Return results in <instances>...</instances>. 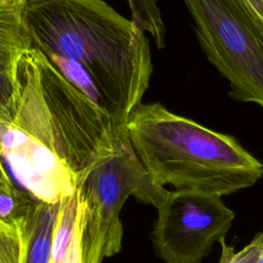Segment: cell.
<instances>
[{"mask_svg": "<svg viewBox=\"0 0 263 263\" xmlns=\"http://www.w3.org/2000/svg\"><path fill=\"white\" fill-rule=\"evenodd\" d=\"M127 137L35 48L21 60L10 119L0 123V156L40 201L72 195L89 168Z\"/></svg>", "mask_w": 263, "mask_h": 263, "instance_id": "cell-1", "label": "cell"}, {"mask_svg": "<svg viewBox=\"0 0 263 263\" xmlns=\"http://www.w3.org/2000/svg\"><path fill=\"white\" fill-rule=\"evenodd\" d=\"M31 47L126 133L153 72L148 38L104 0H26Z\"/></svg>", "mask_w": 263, "mask_h": 263, "instance_id": "cell-2", "label": "cell"}, {"mask_svg": "<svg viewBox=\"0 0 263 263\" xmlns=\"http://www.w3.org/2000/svg\"><path fill=\"white\" fill-rule=\"evenodd\" d=\"M138 158L160 186L219 196L253 186L263 164L231 136L172 113L158 103L138 105L125 125Z\"/></svg>", "mask_w": 263, "mask_h": 263, "instance_id": "cell-3", "label": "cell"}, {"mask_svg": "<svg viewBox=\"0 0 263 263\" xmlns=\"http://www.w3.org/2000/svg\"><path fill=\"white\" fill-rule=\"evenodd\" d=\"M200 47L229 80L230 96L263 109V25L241 0H184Z\"/></svg>", "mask_w": 263, "mask_h": 263, "instance_id": "cell-4", "label": "cell"}, {"mask_svg": "<svg viewBox=\"0 0 263 263\" xmlns=\"http://www.w3.org/2000/svg\"><path fill=\"white\" fill-rule=\"evenodd\" d=\"M78 186L86 201L89 218L104 235L105 258L121 250L123 229L120 212L125 200L132 195L157 208L168 192L146 171L127 137L113 152L100 158Z\"/></svg>", "mask_w": 263, "mask_h": 263, "instance_id": "cell-5", "label": "cell"}, {"mask_svg": "<svg viewBox=\"0 0 263 263\" xmlns=\"http://www.w3.org/2000/svg\"><path fill=\"white\" fill-rule=\"evenodd\" d=\"M156 210L152 242L165 263H200L235 217L221 196L186 189L168 191Z\"/></svg>", "mask_w": 263, "mask_h": 263, "instance_id": "cell-6", "label": "cell"}, {"mask_svg": "<svg viewBox=\"0 0 263 263\" xmlns=\"http://www.w3.org/2000/svg\"><path fill=\"white\" fill-rule=\"evenodd\" d=\"M79 188L59 203L50 263H102L105 259L104 235L90 220Z\"/></svg>", "mask_w": 263, "mask_h": 263, "instance_id": "cell-7", "label": "cell"}, {"mask_svg": "<svg viewBox=\"0 0 263 263\" xmlns=\"http://www.w3.org/2000/svg\"><path fill=\"white\" fill-rule=\"evenodd\" d=\"M59 203L31 197L20 216L25 241L24 263H50Z\"/></svg>", "mask_w": 263, "mask_h": 263, "instance_id": "cell-8", "label": "cell"}, {"mask_svg": "<svg viewBox=\"0 0 263 263\" xmlns=\"http://www.w3.org/2000/svg\"><path fill=\"white\" fill-rule=\"evenodd\" d=\"M25 7L26 0H0V73L15 80L21 60L32 48Z\"/></svg>", "mask_w": 263, "mask_h": 263, "instance_id": "cell-9", "label": "cell"}, {"mask_svg": "<svg viewBox=\"0 0 263 263\" xmlns=\"http://www.w3.org/2000/svg\"><path fill=\"white\" fill-rule=\"evenodd\" d=\"M130 13L132 21L145 33H148L156 47L164 46L165 28L156 0H125Z\"/></svg>", "mask_w": 263, "mask_h": 263, "instance_id": "cell-10", "label": "cell"}, {"mask_svg": "<svg viewBox=\"0 0 263 263\" xmlns=\"http://www.w3.org/2000/svg\"><path fill=\"white\" fill-rule=\"evenodd\" d=\"M25 241L20 217L7 220L0 217V263H24Z\"/></svg>", "mask_w": 263, "mask_h": 263, "instance_id": "cell-11", "label": "cell"}, {"mask_svg": "<svg viewBox=\"0 0 263 263\" xmlns=\"http://www.w3.org/2000/svg\"><path fill=\"white\" fill-rule=\"evenodd\" d=\"M29 199L14 186L0 156V217L16 220L22 215Z\"/></svg>", "mask_w": 263, "mask_h": 263, "instance_id": "cell-12", "label": "cell"}, {"mask_svg": "<svg viewBox=\"0 0 263 263\" xmlns=\"http://www.w3.org/2000/svg\"><path fill=\"white\" fill-rule=\"evenodd\" d=\"M219 242L222 251L218 263H258L263 247V231L257 233L251 242L238 252H235L233 247L228 246L225 238Z\"/></svg>", "mask_w": 263, "mask_h": 263, "instance_id": "cell-13", "label": "cell"}, {"mask_svg": "<svg viewBox=\"0 0 263 263\" xmlns=\"http://www.w3.org/2000/svg\"><path fill=\"white\" fill-rule=\"evenodd\" d=\"M17 97V78L0 73V123L10 119Z\"/></svg>", "mask_w": 263, "mask_h": 263, "instance_id": "cell-14", "label": "cell"}, {"mask_svg": "<svg viewBox=\"0 0 263 263\" xmlns=\"http://www.w3.org/2000/svg\"><path fill=\"white\" fill-rule=\"evenodd\" d=\"M249 11L263 25V0H241Z\"/></svg>", "mask_w": 263, "mask_h": 263, "instance_id": "cell-15", "label": "cell"}, {"mask_svg": "<svg viewBox=\"0 0 263 263\" xmlns=\"http://www.w3.org/2000/svg\"><path fill=\"white\" fill-rule=\"evenodd\" d=\"M258 263H263V247H262V250H261L259 259H258Z\"/></svg>", "mask_w": 263, "mask_h": 263, "instance_id": "cell-16", "label": "cell"}]
</instances>
